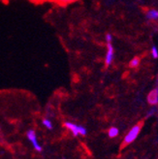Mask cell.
Returning <instances> with one entry per match:
<instances>
[{
  "mask_svg": "<svg viewBox=\"0 0 158 159\" xmlns=\"http://www.w3.org/2000/svg\"><path fill=\"white\" fill-rule=\"evenodd\" d=\"M143 126H144V121L143 120L138 122L136 125L133 126V128L129 131V133L126 135V137L124 138L122 144L120 146V149H123L125 147H127L128 145H130L131 143H133L134 141L137 139L138 135L140 134L142 128H143Z\"/></svg>",
  "mask_w": 158,
  "mask_h": 159,
  "instance_id": "1",
  "label": "cell"
},
{
  "mask_svg": "<svg viewBox=\"0 0 158 159\" xmlns=\"http://www.w3.org/2000/svg\"><path fill=\"white\" fill-rule=\"evenodd\" d=\"M115 58V49L113 43H107V52L105 55V65L106 67H109L113 63Z\"/></svg>",
  "mask_w": 158,
  "mask_h": 159,
  "instance_id": "3",
  "label": "cell"
},
{
  "mask_svg": "<svg viewBox=\"0 0 158 159\" xmlns=\"http://www.w3.org/2000/svg\"><path fill=\"white\" fill-rule=\"evenodd\" d=\"M105 40L107 43H113V36L111 35L110 33H107L105 36Z\"/></svg>",
  "mask_w": 158,
  "mask_h": 159,
  "instance_id": "13",
  "label": "cell"
},
{
  "mask_svg": "<svg viewBox=\"0 0 158 159\" xmlns=\"http://www.w3.org/2000/svg\"><path fill=\"white\" fill-rule=\"evenodd\" d=\"M147 102L148 104L155 106L158 104V87L152 89L147 95Z\"/></svg>",
  "mask_w": 158,
  "mask_h": 159,
  "instance_id": "4",
  "label": "cell"
},
{
  "mask_svg": "<svg viewBox=\"0 0 158 159\" xmlns=\"http://www.w3.org/2000/svg\"><path fill=\"white\" fill-rule=\"evenodd\" d=\"M64 126L68 130H70L71 132H72V134L74 135L75 137L78 136V135H80V134H79V125H76L75 123L66 121V122H64Z\"/></svg>",
  "mask_w": 158,
  "mask_h": 159,
  "instance_id": "6",
  "label": "cell"
},
{
  "mask_svg": "<svg viewBox=\"0 0 158 159\" xmlns=\"http://www.w3.org/2000/svg\"><path fill=\"white\" fill-rule=\"evenodd\" d=\"M31 2H34V3H42L44 1H49V0H29Z\"/></svg>",
  "mask_w": 158,
  "mask_h": 159,
  "instance_id": "14",
  "label": "cell"
},
{
  "mask_svg": "<svg viewBox=\"0 0 158 159\" xmlns=\"http://www.w3.org/2000/svg\"><path fill=\"white\" fill-rule=\"evenodd\" d=\"M26 137H27V139L29 140V142L31 143V144H32L33 148L36 150V152H41L42 150H43V148H42V147L40 146V144H39L38 141H37V136H36L35 131H34L33 129L28 130V131L26 132Z\"/></svg>",
  "mask_w": 158,
  "mask_h": 159,
  "instance_id": "2",
  "label": "cell"
},
{
  "mask_svg": "<svg viewBox=\"0 0 158 159\" xmlns=\"http://www.w3.org/2000/svg\"><path fill=\"white\" fill-rule=\"evenodd\" d=\"M79 134L82 135V136H85V135H86V130H85L84 127L79 126Z\"/></svg>",
  "mask_w": 158,
  "mask_h": 159,
  "instance_id": "12",
  "label": "cell"
},
{
  "mask_svg": "<svg viewBox=\"0 0 158 159\" xmlns=\"http://www.w3.org/2000/svg\"><path fill=\"white\" fill-rule=\"evenodd\" d=\"M118 135V129L115 128V127H113V128H111L109 130V136L111 138H114V137H116Z\"/></svg>",
  "mask_w": 158,
  "mask_h": 159,
  "instance_id": "10",
  "label": "cell"
},
{
  "mask_svg": "<svg viewBox=\"0 0 158 159\" xmlns=\"http://www.w3.org/2000/svg\"><path fill=\"white\" fill-rule=\"evenodd\" d=\"M76 1H78V0H52V2H55L60 6H66L68 4L74 3Z\"/></svg>",
  "mask_w": 158,
  "mask_h": 159,
  "instance_id": "7",
  "label": "cell"
},
{
  "mask_svg": "<svg viewBox=\"0 0 158 159\" xmlns=\"http://www.w3.org/2000/svg\"><path fill=\"white\" fill-rule=\"evenodd\" d=\"M49 1H52V0H49Z\"/></svg>",
  "mask_w": 158,
  "mask_h": 159,
  "instance_id": "15",
  "label": "cell"
},
{
  "mask_svg": "<svg viewBox=\"0 0 158 159\" xmlns=\"http://www.w3.org/2000/svg\"><path fill=\"white\" fill-rule=\"evenodd\" d=\"M146 17L148 20L158 21V10L149 9V10L146 11Z\"/></svg>",
  "mask_w": 158,
  "mask_h": 159,
  "instance_id": "5",
  "label": "cell"
},
{
  "mask_svg": "<svg viewBox=\"0 0 158 159\" xmlns=\"http://www.w3.org/2000/svg\"><path fill=\"white\" fill-rule=\"evenodd\" d=\"M141 63V59L139 57H134L129 62V67L130 68H137Z\"/></svg>",
  "mask_w": 158,
  "mask_h": 159,
  "instance_id": "8",
  "label": "cell"
},
{
  "mask_svg": "<svg viewBox=\"0 0 158 159\" xmlns=\"http://www.w3.org/2000/svg\"><path fill=\"white\" fill-rule=\"evenodd\" d=\"M42 123H43V125L46 127L47 129H49V130L52 129V121L50 120L49 118H43Z\"/></svg>",
  "mask_w": 158,
  "mask_h": 159,
  "instance_id": "9",
  "label": "cell"
},
{
  "mask_svg": "<svg viewBox=\"0 0 158 159\" xmlns=\"http://www.w3.org/2000/svg\"><path fill=\"white\" fill-rule=\"evenodd\" d=\"M151 57H153L154 59L158 58V49H157V47L153 46V47L151 48Z\"/></svg>",
  "mask_w": 158,
  "mask_h": 159,
  "instance_id": "11",
  "label": "cell"
}]
</instances>
